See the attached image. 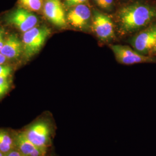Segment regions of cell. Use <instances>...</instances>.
Masks as SVG:
<instances>
[{
  "label": "cell",
  "instance_id": "4fadbf2b",
  "mask_svg": "<svg viewBox=\"0 0 156 156\" xmlns=\"http://www.w3.org/2000/svg\"><path fill=\"white\" fill-rule=\"evenodd\" d=\"M25 8L30 11H39L42 6V0H19Z\"/></svg>",
  "mask_w": 156,
  "mask_h": 156
},
{
  "label": "cell",
  "instance_id": "5bb4252c",
  "mask_svg": "<svg viewBox=\"0 0 156 156\" xmlns=\"http://www.w3.org/2000/svg\"><path fill=\"white\" fill-rule=\"evenodd\" d=\"M11 87L8 78H0V100L9 91Z\"/></svg>",
  "mask_w": 156,
  "mask_h": 156
},
{
  "label": "cell",
  "instance_id": "e0dca14e",
  "mask_svg": "<svg viewBox=\"0 0 156 156\" xmlns=\"http://www.w3.org/2000/svg\"><path fill=\"white\" fill-rule=\"evenodd\" d=\"M87 0H66V4L67 6H75L83 4Z\"/></svg>",
  "mask_w": 156,
  "mask_h": 156
},
{
  "label": "cell",
  "instance_id": "52a82bcc",
  "mask_svg": "<svg viewBox=\"0 0 156 156\" xmlns=\"http://www.w3.org/2000/svg\"><path fill=\"white\" fill-rule=\"evenodd\" d=\"M156 41V24L145 29L136 35L132 45L136 51L146 55L151 52Z\"/></svg>",
  "mask_w": 156,
  "mask_h": 156
},
{
  "label": "cell",
  "instance_id": "603a6c76",
  "mask_svg": "<svg viewBox=\"0 0 156 156\" xmlns=\"http://www.w3.org/2000/svg\"><path fill=\"white\" fill-rule=\"evenodd\" d=\"M0 156H6L5 154L2 153L1 151H0Z\"/></svg>",
  "mask_w": 156,
  "mask_h": 156
},
{
  "label": "cell",
  "instance_id": "ac0fdd59",
  "mask_svg": "<svg viewBox=\"0 0 156 156\" xmlns=\"http://www.w3.org/2000/svg\"><path fill=\"white\" fill-rule=\"evenodd\" d=\"M4 34L5 31L2 28H0V51L2 49V46L4 44Z\"/></svg>",
  "mask_w": 156,
  "mask_h": 156
},
{
  "label": "cell",
  "instance_id": "8992f818",
  "mask_svg": "<svg viewBox=\"0 0 156 156\" xmlns=\"http://www.w3.org/2000/svg\"><path fill=\"white\" fill-rule=\"evenodd\" d=\"M93 29L96 35L102 41H108L115 36L114 24L105 14L95 12L93 20Z\"/></svg>",
  "mask_w": 156,
  "mask_h": 156
},
{
  "label": "cell",
  "instance_id": "277c9868",
  "mask_svg": "<svg viewBox=\"0 0 156 156\" xmlns=\"http://www.w3.org/2000/svg\"><path fill=\"white\" fill-rule=\"evenodd\" d=\"M117 62L126 65L139 63H156V58L140 54L127 46L112 45L111 46Z\"/></svg>",
  "mask_w": 156,
  "mask_h": 156
},
{
  "label": "cell",
  "instance_id": "2e32d148",
  "mask_svg": "<svg viewBox=\"0 0 156 156\" xmlns=\"http://www.w3.org/2000/svg\"><path fill=\"white\" fill-rule=\"evenodd\" d=\"M11 73V68L9 66L0 65V78H8Z\"/></svg>",
  "mask_w": 156,
  "mask_h": 156
},
{
  "label": "cell",
  "instance_id": "5b68a950",
  "mask_svg": "<svg viewBox=\"0 0 156 156\" xmlns=\"http://www.w3.org/2000/svg\"><path fill=\"white\" fill-rule=\"evenodd\" d=\"M6 20L9 24L24 33L35 27L38 22L36 15L24 8H17L8 13Z\"/></svg>",
  "mask_w": 156,
  "mask_h": 156
},
{
  "label": "cell",
  "instance_id": "d6986e66",
  "mask_svg": "<svg viewBox=\"0 0 156 156\" xmlns=\"http://www.w3.org/2000/svg\"><path fill=\"white\" fill-rule=\"evenodd\" d=\"M6 156H23L22 154L17 151V149H14L8 153L6 154Z\"/></svg>",
  "mask_w": 156,
  "mask_h": 156
},
{
  "label": "cell",
  "instance_id": "9a60e30c",
  "mask_svg": "<svg viewBox=\"0 0 156 156\" xmlns=\"http://www.w3.org/2000/svg\"><path fill=\"white\" fill-rule=\"evenodd\" d=\"M96 5L105 10L111 9L113 4V0H94Z\"/></svg>",
  "mask_w": 156,
  "mask_h": 156
},
{
  "label": "cell",
  "instance_id": "ba28073f",
  "mask_svg": "<svg viewBox=\"0 0 156 156\" xmlns=\"http://www.w3.org/2000/svg\"><path fill=\"white\" fill-rule=\"evenodd\" d=\"M45 16L59 27H64L67 25L65 11L60 0H46L44 5Z\"/></svg>",
  "mask_w": 156,
  "mask_h": 156
},
{
  "label": "cell",
  "instance_id": "6da1fadb",
  "mask_svg": "<svg viewBox=\"0 0 156 156\" xmlns=\"http://www.w3.org/2000/svg\"><path fill=\"white\" fill-rule=\"evenodd\" d=\"M21 129L28 140L40 149L49 151L53 148L57 126L50 113L42 114Z\"/></svg>",
  "mask_w": 156,
  "mask_h": 156
},
{
  "label": "cell",
  "instance_id": "30bf717a",
  "mask_svg": "<svg viewBox=\"0 0 156 156\" xmlns=\"http://www.w3.org/2000/svg\"><path fill=\"white\" fill-rule=\"evenodd\" d=\"M91 17V11L89 7L84 4L73 6L67 15L69 23L77 28H85Z\"/></svg>",
  "mask_w": 156,
  "mask_h": 156
},
{
  "label": "cell",
  "instance_id": "8fae6325",
  "mask_svg": "<svg viewBox=\"0 0 156 156\" xmlns=\"http://www.w3.org/2000/svg\"><path fill=\"white\" fill-rule=\"evenodd\" d=\"M23 51V43L16 34H12L5 40L0 53L6 58L16 59L20 56Z\"/></svg>",
  "mask_w": 156,
  "mask_h": 156
},
{
  "label": "cell",
  "instance_id": "7a4b0ae2",
  "mask_svg": "<svg viewBox=\"0 0 156 156\" xmlns=\"http://www.w3.org/2000/svg\"><path fill=\"white\" fill-rule=\"evenodd\" d=\"M118 17L123 31L133 32L144 27L156 19V8L150 4L136 2L122 8Z\"/></svg>",
  "mask_w": 156,
  "mask_h": 156
},
{
  "label": "cell",
  "instance_id": "9c48e42d",
  "mask_svg": "<svg viewBox=\"0 0 156 156\" xmlns=\"http://www.w3.org/2000/svg\"><path fill=\"white\" fill-rule=\"evenodd\" d=\"M16 149L23 156H47L52 150L45 151L36 146L26 137L22 129L17 130Z\"/></svg>",
  "mask_w": 156,
  "mask_h": 156
},
{
  "label": "cell",
  "instance_id": "7c38bea8",
  "mask_svg": "<svg viewBox=\"0 0 156 156\" xmlns=\"http://www.w3.org/2000/svg\"><path fill=\"white\" fill-rule=\"evenodd\" d=\"M16 129L0 128V151L6 154L16 149Z\"/></svg>",
  "mask_w": 156,
  "mask_h": 156
},
{
  "label": "cell",
  "instance_id": "3957f363",
  "mask_svg": "<svg viewBox=\"0 0 156 156\" xmlns=\"http://www.w3.org/2000/svg\"><path fill=\"white\" fill-rule=\"evenodd\" d=\"M50 34V29L46 27H35L25 32L22 41L25 57L29 58L35 55L44 45Z\"/></svg>",
  "mask_w": 156,
  "mask_h": 156
},
{
  "label": "cell",
  "instance_id": "ffe728a7",
  "mask_svg": "<svg viewBox=\"0 0 156 156\" xmlns=\"http://www.w3.org/2000/svg\"><path fill=\"white\" fill-rule=\"evenodd\" d=\"M6 60V57L0 53V65L3 64Z\"/></svg>",
  "mask_w": 156,
  "mask_h": 156
},
{
  "label": "cell",
  "instance_id": "7402d4cb",
  "mask_svg": "<svg viewBox=\"0 0 156 156\" xmlns=\"http://www.w3.org/2000/svg\"><path fill=\"white\" fill-rule=\"evenodd\" d=\"M151 52L153 53L154 54V55H156V43H155V45L153 46V48L152 50H151Z\"/></svg>",
  "mask_w": 156,
  "mask_h": 156
},
{
  "label": "cell",
  "instance_id": "44dd1931",
  "mask_svg": "<svg viewBox=\"0 0 156 156\" xmlns=\"http://www.w3.org/2000/svg\"><path fill=\"white\" fill-rule=\"evenodd\" d=\"M47 156H57V154H56V153H55V151H54V149H53L51 151H50V153H49V154Z\"/></svg>",
  "mask_w": 156,
  "mask_h": 156
}]
</instances>
